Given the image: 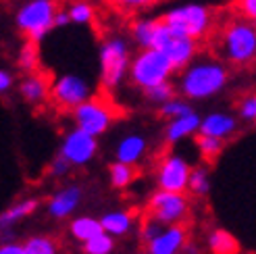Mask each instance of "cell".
<instances>
[{"mask_svg":"<svg viewBox=\"0 0 256 254\" xmlns=\"http://www.w3.org/2000/svg\"><path fill=\"white\" fill-rule=\"evenodd\" d=\"M223 142H225V140L214 138V136H206V134H198V136H196L198 150H200V154L206 158V160H212L214 156H219V154H221Z\"/></svg>","mask_w":256,"mask_h":254,"instance_id":"4316f807","label":"cell"},{"mask_svg":"<svg viewBox=\"0 0 256 254\" xmlns=\"http://www.w3.org/2000/svg\"><path fill=\"white\" fill-rule=\"evenodd\" d=\"M0 254H25L23 244H15V242H6L0 246Z\"/></svg>","mask_w":256,"mask_h":254,"instance_id":"74e56055","label":"cell"},{"mask_svg":"<svg viewBox=\"0 0 256 254\" xmlns=\"http://www.w3.org/2000/svg\"><path fill=\"white\" fill-rule=\"evenodd\" d=\"M144 96L154 104H164V102H169L171 98H175V88L171 82H164L160 86H154V88H150V90H146Z\"/></svg>","mask_w":256,"mask_h":254,"instance_id":"d6a6232c","label":"cell"},{"mask_svg":"<svg viewBox=\"0 0 256 254\" xmlns=\"http://www.w3.org/2000/svg\"><path fill=\"white\" fill-rule=\"evenodd\" d=\"M25 254H58V248L52 238L48 236H32L23 242Z\"/></svg>","mask_w":256,"mask_h":254,"instance_id":"d4e9b609","label":"cell"},{"mask_svg":"<svg viewBox=\"0 0 256 254\" xmlns=\"http://www.w3.org/2000/svg\"><path fill=\"white\" fill-rule=\"evenodd\" d=\"M50 98H52L54 106L62 110H75L82 106L86 100L92 98V90L84 78L80 75H60V78L52 84L50 90Z\"/></svg>","mask_w":256,"mask_h":254,"instance_id":"30bf717a","label":"cell"},{"mask_svg":"<svg viewBox=\"0 0 256 254\" xmlns=\"http://www.w3.org/2000/svg\"><path fill=\"white\" fill-rule=\"evenodd\" d=\"M10 86H12V75L2 69V71H0V92L6 94L10 90Z\"/></svg>","mask_w":256,"mask_h":254,"instance_id":"f35d334b","label":"cell"},{"mask_svg":"<svg viewBox=\"0 0 256 254\" xmlns=\"http://www.w3.org/2000/svg\"><path fill=\"white\" fill-rule=\"evenodd\" d=\"M86 254H110L114 250V236L102 232L98 236H94L92 240L82 244Z\"/></svg>","mask_w":256,"mask_h":254,"instance_id":"484cf974","label":"cell"},{"mask_svg":"<svg viewBox=\"0 0 256 254\" xmlns=\"http://www.w3.org/2000/svg\"><path fill=\"white\" fill-rule=\"evenodd\" d=\"M82 202V190L78 186H69L65 190H58L56 194L50 196L48 200V212L54 219H65L80 206Z\"/></svg>","mask_w":256,"mask_h":254,"instance_id":"5bb4252c","label":"cell"},{"mask_svg":"<svg viewBox=\"0 0 256 254\" xmlns=\"http://www.w3.org/2000/svg\"><path fill=\"white\" fill-rule=\"evenodd\" d=\"M238 110H240V117L244 121L256 123V94H248L246 98H242Z\"/></svg>","mask_w":256,"mask_h":254,"instance_id":"836d02e7","label":"cell"},{"mask_svg":"<svg viewBox=\"0 0 256 254\" xmlns=\"http://www.w3.org/2000/svg\"><path fill=\"white\" fill-rule=\"evenodd\" d=\"M219 48L229 65H250L256 58V23L240 15L229 19L221 30Z\"/></svg>","mask_w":256,"mask_h":254,"instance_id":"7a4b0ae2","label":"cell"},{"mask_svg":"<svg viewBox=\"0 0 256 254\" xmlns=\"http://www.w3.org/2000/svg\"><path fill=\"white\" fill-rule=\"evenodd\" d=\"M108 6H112L114 10L123 12V15H134L144 8H150L152 4H156L158 0H104Z\"/></svg>","mask_w":256,"mask_h":254,"instance_id":"f546056e","label":"cell"},{"mask_svg":"<svg viewBox=\"0 0 256 254\" xmlns=\"http://www.w3.org/2000/svg\"><path fill=\"white\" fill-rule=\"evenodd\" d=\"M234 10L240 17L256 23V0H234Z\"/></svg>","mask_w":256,"mask_h":254,"instance_id":"e575fe53","label":"cell"},{"mask_svg":"<svg viewBox=\"0 0 256 254\" xmlns=\"http://www.w3.org/2000/svg\"><path fill=\"white\" fill-rule=\"evenodd\" d=\"M158 112L164 117V119H177V117H184L188 112H192V106L188 104V100H182V98H171L169 102L160 104Z\"/></svg>","mask_w":256,"mask_h":254,"instance_id":"4dcf8cb0","label":"cell"},{"mask_svg":"<svg viewBox=\"0 0 256 254\" xmlns=\"http://www.w3.org/2000/svg\"><path fill=\"white\" fill-rule=\"evenodd\" d=\"M136 175H138L136 164H127V162H121V160L112 162L110 169H108L110 184H112V188H117V190L127 188V186H130L136 180Z\"/></svg>","mask_w":256,"mask_h":254,"instance_id":"cb8c5ba5","label":"cell"},{"mask_svg":"<svg viewBox=\"0 0 256 254\" xmlns=\"http://www.w3.org/2000/svg\"><path fill=\"white\" fill-rule=\"evenodd\" d=\"M146 148H148V142L144 136L130 134L127 138H123L117 146V160L127 162V164H136L138 160L144 158Z\"/></svg>","mask_w":256,"mask_h":254,"instance_id":"ac0fdd59","label":"cell"},{"mask_svg":"<svg viewBox=\"0 0 256 254\" xmlns=\"http://www.w3.org/2000/svg\"><path fill=\"white\" fill-rule=\"evenodd\" d=\"M69 232L75 240H80V242H88V240H92L94 236L102 234L104 232V227H102V221L100 219H94V217H78L73 219L71 225H69Z\"/></svg>","mask_w":256,"mask_h":254,"instance_id":"7402d4cb","label":"cell"},{"mask_svg":"<svg viewBox=\"0 0 256 254\" xmlns=\"http://www.w3.org/2000/svg\"><path fill=\"white\" fill-rule=\"evenodd\" d=\"M100 221H102V227H104L106 234L117 238V236H127L132 232L134 214L127 212V210H112V212H106Z\"/></svg>","mask_w":256,"mask_h":254,"instance_id":"ffe728a7","label":"cell"},{"mask_svg":"<svg viewBox=\"0 0 256 254\" xmlns=\"http://www.w3.org/2000/svg\"><path fill=\"white\" fill-rule=\"evenodd\" d=\"M200 123H202V119L196 115L194 110L188 112V115H184V117L171 119L167 123V127H164V140H167V144L182 142V140L200 132Z\"/></svg>","mask_w":256,"mask_h":254,"instance_id":"9a60e30c","label":"cell"},{"mask_svg":"<svg viewBox=\"0 0 256 254\" xmlns=\"http://www.w3.org/2000/svg\"><path fill=\"white\" fill-rule=\"evenodd\" d=\"M73 167V164L62 156V154H58L52 162H50V167H48V173L52 175V177H62V175H67L69 173V169Z\"/></svg>","mask_w":256,"mask_h":254,"instance_id":"d590c367","label":"cell"},{"mask_svg":"<svg viewBox=\"0 0 256 254\" xmlns=\"http://www.w3.org/2000/svg\"><path fill=\"white\" fill-rule=\"evenodd\" d=\"M19 69L28 71V73H36L38 71V65H40V56H38V44L36 42H25L23 48L19 50Z\"/></svg>","mask_w":256,"mask_h":254,"instance_id":"83f0119b","label":"cell"},{"mask_svg":"<svg viewBox=\"0 0 256 254\" xmlns=\"http://www.w3.org/2000/svg\"><path fill=\"white\" fill-rule=\"evenodd\" d=\"M208 250H210V254H238L240 244L229 232L214 230L208 236Z\"/></svg>","mask_w":256,"mask_h":254,"instance_id":"603a6c76","label":"cell"},{"mask_svg":"<svg viewBox=\"0 0 256 254\" xmlns=\"http://www.w3.org/2000/svg\"><path fill=\"white\" fill-rule=\"evenodd\" d=\"M190 210V202L184 192H169V190H156L148 200V217L156 223L169 227L179 225Z\"/></svg>","mask_w":256,"mask_h":254,"instance_id":"9c48e42d","label":"cell"},{"mask_svg":"<svg viewBox=\"0 0 256 254\" xmlns=\"http://www.w3.org/2000/svg\"><path fill=\"white\" fill-rule=\"evenodd\" d=\"M162 21L167 23L171 30L200 42L210 34L214 15H212V8L190 2V4H179V6L169 8L162 15Z\"/></svg>","mask_w":256,"mask_h":254,"instance_id":"277c9868","label":"cell"},{"mask_svg":"<svg viewBox=\"0 0 256 254\" xmlns=\"http://www.w3.org/2000/svg\"><path fill=\"white\" fill-rule=\"evenodd\" d=\"M236 127H238V121L232 115H227V112H210V115H206L202 119L198 134H206V136L227 140L236 132Z\"/></svg>","mask_w":256,"mask_h":254,"instance_id":"e0dca14e","label":"cell"},{"mask_svg":"<svg viewBox=\"0 0 256 254\" xmlns=\"http://www.w3.org/2000/svg\"><path fill=\"white\" fill-rule=\"evenodd\" d=\"M173 73H175V67L167 54L156 48H142L132 58L130 80L136 88L146 92L150 88L169 82Z\"/></svg>","mask_w":256,"mask_h":254,"instance_id":"3957f363","label":"cell"},{"mask_svg":"<svg viewBox=\"0 0 256 254\" xmlns=\"http://www.w3.org/2000/svg\"><path fill=\"white\" fill-rule=\"evenodd\" d=\"M56 2L54 0H30L17 10V28L25 34L30 42H42L46 34L54 28L56 19Z\"/></svg>","mask_w":256,"mask_h":254,"instance_id":"8992f818","label":"cell"},{"mask_svg":"<svg viewBox=\"0 0 256 254\" xmlns=\"http://www.w3.org/2000/svg\"><path fill=\"white\" fill-rule=\"evenodd\" d=\"M69 17H71V23H78V25H88L94 21V6L90 2H75L69 6Z\"/></svg>","mask_w":256,"mask_h":254,"instance_id":"1f68e13d","label":"cell"},{"mask_svg":"<svg viewBox=\"0 0 256 254\" xmlns=\"http://www.w3.org/2000/svg\"><path fill=\"white\" fill-rule=\"evenodd\" d=\"M96 152H98L96 136H90L84 130H80V127H75V130H71L62 138L58 154L65 156L73 167H82V164H88L96 156Z\"/></svg>","mask_w":256,"mask_h":254,"instance_id":"7c38bea8","label":"cell"},{"mask_svg":"<svg viewBox=\"0 0 256 254\" xmlns=\"http://www.w3.org/2000/svg\"><path fill=\"white\" fill-rule=\"evenodd\" d=\"M50 90H52V84L48 82L46 75L42 73H30L19 86L21 96L28 100L30 104H40L50 96Z\"/></svg>","mask_w":256,"mask_h":254,"instance_id":"2e32d148","label":"cell"},{"mask_svg":"<svg viewBox=\"0 0 256 254\" xmlns=\"http://www.w3.org/2000/svg\"><path fill=\"white\" fill-rule=\"evenodd\" d=\"M186 227L179 225H169L146 244V254H182L186 248Z\"/></svg>","mask_w":256,"mask_h":254,"instance_id":"4fadbf2b","label":"cell"},{"mask_svg":"<svg viewBox=\"0 0 256 254\" xmlns=\"http://www.w3.org/2000/svg\"><path fill=\"white\" fill-rule=\"evenodd\" d=\"M188 190L194 196H206L208 190H210V177H208V171L204 167H196L192 169V175H190V186Z\"/></svg>","mask_w":256,"mask_h":254,"instance_id":"f1b7e54d","label":"cell"},{"mask_svg":"<svg viewBox=\"0 0 256 254\" xmlns=\"http://www.w3.org/2000/svg\"><path fill=\"white\" fill-rule=\"evenodd\" d=\"M160 19H136L132 21L130 34L134 38V42L140 48H152V42H154L156 36V28H158Z\"/></svg>","mask_w":256,"mask_h":254,"instance_id":"44dd1931","label":"cell"},{"mask_svg":"<svg viewBox=\"0 0 256 254\" xmlns=\"http://www.w3.org/2000/svg\"><path fill=\"white\" fill-rule=\"evenodd\" d=\"M132 56L130 46L121 38H110L100 48V86L104 92L119 88L125 78H130Z\"/></svg>","mask_w":256,"mask_h":254,"instance_id":"5b68a950","label":"cell"},{"mask_svg":"<svg viewBox=\"0 0 256 254\" xmlns=\"http://www.w3.org/2000/svg\"><path fill=\"white\" fill-rule=\"evenodd\" d=\"M162 230H164V225H160V223H156L154 219H150V217H148L146 223L142 225V238H144V242L148 244L150 240H154Z\"/></svg>","mask_w":256,"mask_h":254,"instance_id":"8d00e7d4","label":"cell"},{"mask_svg":"<svg viewBox=\"0 0 256 254\" xmlns=\"http://www.w3.org/2000/svg\"><path fill=\"white\" fill-rule=\"evenodd\" d=\"M71 23V17H69V10H58L56 12V19H54V28H65V25Z\"/></svg>","mask_w":256,"mask_h":254,"instance_id":"ab89813d","label":"cell"},{"mask_svg":"<svg viewBox=\"0 0 256 254\" xmlns=\"http://www.w3.org/2000/svg\"><path fill=\"white\" fill-rule=\"evenodd\" d=\"M192 169L184 156L179 154H167L156 169V184L160 190L169 192H188Z\"/></svg>","mask_w":256,"mask_h":254,"instance_id":"8fae6325","label":"cell"},{"mask_svg":"<svg viewBox=\"0 0 256 254\" xmlns=\"http://www.w3.org/2000/svg\"><path fill=\"white\" fill-rule=\"evenodd\" d=\"M152 48H156V50H160V52L167 54L173 62L175 71H184L190 62L196 58L198 42L192 40V38H188V36H184V34L175 32V30H171L160 17Z\"/></svg>","mask_w":256,"mask_h":254,"instance_id":"52a82bcc","label":"cell"},{"mask_svg":"<svg viewBox=\"0 0 256 254\" xmlns=\"http://www.w3.org/2000/svg\"><path fill=\"white\" fill-rule=\"evenodd\" d=\"M227 80H229V71L223 62L212 58L192 60L182 71L177 92L186 100H204L219 94L227 86Z\"/></svg>","mask_w":256,"mask_h":254,"instance_id":"6da1fadb","label":"cell"},{"mask_svg":"<svg viewBox=\"0 0 256 254\" xmlns=\"http://www.w3.org/2000/svg\"><path fill=\"white\" fill-rule=\"evenodd\" d=\"M38 204H40V202H38L36 198L19 200V202H15V204H10L2 214H0V227H2V230H8V227H12L15 223H19L21 219L30 217L32 212H36Z\"/></svg>","mask_w":256,"mask_h":254,"instance_id":"d6986e66","label":"cell"},{"mask_svg":"<svg viewBox=\"0 0 256 254\" xmlns=\"http://www.w3.org/2000/svg\"><path fill=\"white\" fill-rule=\"evenodd\" d=\"M117 108L110 100L102 98V96H92L82 106H78L73 110V119H75V127H80L90 136H102L108 127L112 125V121L117 119Z\"/></svg>","mask_w":256,"mask_h":254,"instance_id":"ba28073f","label":"cell"}]
</instances>
